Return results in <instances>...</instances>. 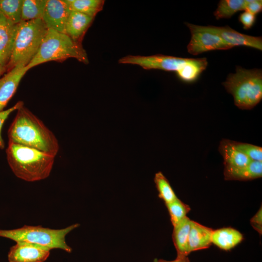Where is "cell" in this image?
I'll list each match as a JSON object with an SVG mask.
<instances>
[{"label": "cell", "mask_w": 262, "mask_h": 262, "mask_svg": "<svg viewBox=\"0 0 262 262\" xmlns=\"http://www.w3.org/2000/svg\"><path fill=\"white\" fill-rule=\"evenodd\" d=\"M16 111L8 131V142L33 148L56 157L60 147L54 134L24 104Z\"/></svg>", "instance_id": "1"}, {"label": "cell", "mask_w": 262, "mask_h": 262, "mask_svg": "<svg viewBox=\"0 0 262 262\" xmlns=\"http://www.w3.org/2000/svg\"><path fill=\"white\" fill-rule=\"evenodd\" d=\"M8 163L14 174L26 181L33 182L49 177L55 156L16 143L8 142L6 149Z\"/></svg>", "instance_id": "2"}, {"label": "cell", "mask_w": 262, "mask_h": 262, "mask_svg": "<svg viewBox=\"0 0 262 262\" xmlns=\"http://www.w3.org/2000/svg\"><path fill=\"white\" fill-rule=\"evenodd\" d=\"M71 58L85 64L89 63L82 43L65 33L48 29L36 54L27 67L30 69L47 62H62Z\"/></svg>", "instance_id": "3"}, {"label": "cell", "mask_w": 262, "mask_h": 262, "mask_svg": "<svg viewBox=\"0 0 262 262\" xmlns=\"http://www.w3.org/2000/svg\"><path fill=\"white\" fill-rule=\"evenodd\" d=\"M234 98L239 108L249 110L262 98V72L261 69H246L237 66L235 73L229 74L222 83Z\"/></svg>", "instance_id": "4"}, {"label": "cell", "mask_w": 262, "mask_h": 262, "mask_svg": "<svg viewBox=\"0 0 262 262\" xmlns=\"http://www.w3.org/2000/svg\"><path fill=\"white\" fill-rule=\"evenodd\" d=\"M47 30L40 19L19 23L12 53L6 67V72L16 66L28 65L36 54Z\"/></svg>", "instance_id": "5"}, {"label": "cell", "mask_w": 262, "mask_h": 262, "mask_svg": "<svg viewBox=\"0 0 262 262\" xmlns=\"http://www.w3.org/2000/svg\"><path fill=\"white\" fill-rule=\"evenodd\" d=\"M80 226L76 223L61 229H52L37 226L24 225L18 229H0V237L12 240L16 242H25L39 245L49 248L62 249L70 253L72 248L66 242V236L71 231Z\"/></svg>", "instance_id": "6"}, {"label": "cell", "mask_w": 262, "mask_h": 262, "mask_svg": "<svg viewBox=\"0 0 262 262\" xmlns=\"http://www.w3.org/2000/svg\"><path fill=\"white\" fill-rule=\"evenodd\" d=\"M189 28L191 38L187 49L193 55L213 50H226L232 48L215 33L207 30L205 26L185 23Z\"/></svg>", "instance_id": "7"}, {"label": "cell", "mask_w": 262, "mask_h": 262, "mask_svg": "<svg viewBox=\"0 0 262 262\" xmlns=\"http://www.w3.org/2000/svg\"><path fill=\"white\" fill-rule=\"evenodd\" d=\"M191 58L177 57L164 55L150 56L128 55L119 60L124 64L136 65L146 69H161L178 72L190 61Z\"/></svg>", "instance_id": "8"}, {"label": "cell", "mask_w": 262, "mask_h": 262, "mask_svg": "<svg viewBox=\"0 0 262 262\" xmlns=\"http://www.w3.org/2000/svg\"><path fill=\"white\" fill-rule=\"evenodd\" d=\"M8 254L9 262H44L49 257L50 249L32 243L18 242Z\"/></svg>", "instance_id": "9"}, {"label": "cell", "mask_w": 262, "mask_h": 262, "mask_svg": "<svg viewBox=\"0 0 262 262\" xmlns=\"http://www.w3.org/2000/svg\"><path fill=\"white\" fill-rule=\"evenodd\" d=\"M70 12L64 0H47L42 20L48 29L65 33Z\"/></svg>", "instance_id": "10"}, {"label": "cell", "mask_w": 262, "mask_h": 262, "mask_svg": "<svg viewBox=\"0 0 262 262\" xmlns=\"http://www.w3.org/2000/svg\"><path fill=\"white\" fill-rule=\"evenodd\" d=\"M206 29L215 33L232 47L245 46L262 50V38L240 33L228 26L218 27L209 25Z\"/></svg>", "instance_id": "11"}, {"label": "cell", "mask_w": 262, "mask_h": 262, "mask_svg": "<svg viewBox=\"0 0 262 262\" xmlns=\"http://www.w3.org/2000/svg\"><path fill=\"white\" fill-rule=\"evenodd\" d=\"M18 24H16L0 13V66L5 70L10 60Z\"/></svg>", "instance_id": "12"}, {"label": "cell", "mask_w": 262, "mask_h": 262, "mask_svg": "<svg viewBox=\"0 0 262 262\" xmlns=\"http://www.w3.org/2000/svg\"><path fill=\"white\" fill-rule=\"evenodd\" d=\"M28 70L27 66L17 65L0 79V112L3 111L14 96L21 79Z\"/></svg>", "instance_id": "13"}, {"label": "cell", "mask_w": 262, "mask_h": 262, "mask_svg": "<svg viewBox=\"0 0 262 262\" xmlns=\"http://www.w3.org/2000/svg\"><path fill=\"white\" fill-rule=\"evenodd\" d=\"M94 18V17L81 13L70 11L66 22L65 33L75 41L82 43L83 36Z\"/></svg>", "instance_id": "14"}, {"label": "cell", "mask_w": 262, "mask_h": 262, "mask_svg": "<svg viewBox=\"0 0 262 262\" xmlns=\"http://www.w3.org/2000/svg\"><path fill=\"white\" fill-rule=\"evenodd\" d=\"M213 230L191 220L188 238V251L190 252L208 248L212 244Z\"/></svg>", "instance_id": "15"}, {"label": "cell", "mask_w": 262, "mask_h": 262, "mask_svg": "<svg viewBox=\"0 0 262 262\" xmlns=\"http://www.w3.org/2000/svg\"><path fill=\"white\" fill-rule=\"evenodd\" d=\"M226 180H249L262 176V162L252 161L249 164L238 167H225Z\"/></svg>", "instance_id": "16"}, {"label": "cell", "mask_w": 262, "mask_h": 262, "mask_svg": "<svg viewBox=\"0 0 262 262\" xmlns=\"http://www.w3.org/2000/svg\"><path fill=\"white\" fill-rule=\"evenodd\" d=\"M218 149L223 158L225 167H241L252 162L235 147L233 141L223 139L220 143Z\"/></svg>", "instance_id": "17"}, {"label": "cell", "mask_w": 262, "mask_h": 262, "mask_svg": "<svg viewBox=\"0 0 262 262\" xmlns=\"http://www.w3.org/2000/svg\"><path fill=\"white\" fill-rule=\"evenodd\" d=\"M243 239V235L237 230L224 228L213 230L212 242L220 248L228 250L239 244Z\"/></svg>", "instance_id": "18"}, {"label": "cell", "mask_w": 262, "mask_h": 262, "mask_svg": "<svg viewBox=\"0 0 262 262\" xmlns=\"http://www.w3.org/2000/svg\"><path fill=\"white\" fill-rule=\"evenodd\" d=\"M191 220L187 216L174 227L172 239L177 256H187L188 238Z\"/></svg>", "instance_id": "19"}, {"label": "cell", "mask_w": 262, "mask_h": 262, "mask_svg": "<svg viewBox=\"0 0 262 262\" xmlns=\"http://www.w3.org/2000/svg\"><path fill=\"white\" fill-rule=\"evenodd\" d=\"M70 11L81 13L95 17L103 9L102 0H64Z\"/></svg>", "instance_id": "20"}, {"label": "cell", "mask_w": 262, "mask_h": 262, "mask_svg": "<svg viewBox=\"0 0 262 262\" xmlns=\"http://www.w3.org/2000/svg\"><path fill=\"white\" fill-rule=\"evenodd\" d=\"M207 65L208 62L206 58H191L188 64L177 73L182 81L193 82L205 70Z\"/></svg>", "instance_id": "21"}, {"label": "cell", "mask_w": 262, "mask_h": 262, "mask_svg": "<svg viewBox=\"0 0 262 262\" xmlns=\"http://www.w3.org/2000/svg\"><path fill=\"white\" fill-rule=\"evenodd\" d=\"M47 0H23L21 21L42 19Z\"/></svg>", "instance_id": "22"}, {"label": "cell", "mask_w": 262, "mask_h": 262, "mask_svg": "<svg viewBox=\"0 0 262 262\" xmlns=\"http://www.w3.org/2000/svg\"><path fill=\"white\" fill-rule=\"evenodd\" d=\"M246 0H221L213 13L216 19L230 18L236 12L246 11Z\"/></svg>", "instance_id": "23"}, {"label": "cell", "mask_w": 262, "mask_h": 262, "mask_svg": "<svg viewBox=\"0 0 262 262\" xmlns=\"http://www.w3.org/2000/svg\"><path fill=\"white\" fill-rule=\"evenodd\" d=\"M23 0H0V13L13 22H21Z\"/></svg>", "instance_id": "24"}, {"label": "cell", "mask_w": 262, "mask_h": 262, "mask_svg": "<svg viewBox=\"0 0 262 262\" xmlns=\"http://www.w3.org/2000/svg\"><path fill=\"white\" fill-rule=\"evenodd\" d=\"M154 181L158 192L159 196L165 204L177 198L168 180L160 171L156 173Z\"/></svg>", "instance_id": "25"}, {"label": "cell", "mask_w": 262, "mask_h": 262, "mask_svg": "<svg viewBox=\"0 0 262 262\" xmlns=\"http://www.w3.org/2000/svg\"><path fill=\"white\" fill-rule=\"evenodd\" d=\"M173 227L177 225L186 216L190 208L178 197L172 201L165 204Z\"/></svg>", "instance_id": "26"}, {"label": "cell", "mask_w": 262, "mask_h": 262, "mask_svg": "<svg viewBox=\"0 0 262 262\" xmlns=\"http://www.w3.org/2000/svg\"><path fill=\"white\" fill-rule=\"evenodd\" d=\"M233 142L235 147L252 161H262V147L248 143Z\"/></svg>", "instance_id": "27"}, {"label": "cell", "mask_w": 262, "mask_h": 262, "mask_svg": "<svg viewBox=\"0 0 262 262\" xmlns=\"http://www.w3.org/2000/svg\"><path fill=\"white\" fill-rule=\"evenodd\" d=\"M24 104L22 101H18L12 107L0 112V148L2 149L4 148V142L1 136V130L3 125L7 119L9 115L14 111L17 110L21 106Z\"/></svg>", "instance_id": "28"}, {"label": "cell", "mask_w": 262, "mask_h": 262, "mask_svg": "<svg viewBox=\"0 0 262 262\" xmlns=\"http://www.w3.org/2000/svg\"><path fill=\"white\" fill-rule=\"evenodd\" d=\"M255 20L256 16L246 11H245L239 16V20L245 30L250 29L254 25Z\"/></svg>", "instance_id": "29"}, {"label": "cell", "mask_w": 262, "mask_h": 262, "mask_svg": "<svg viewBox=\"0 0 262 262\" xmlns=\"http://www.w3.org/2000/svg\"><path fill=\"white\" fill-rule=\"evenodd\" d=\"M262 0H246V11L256 16L262 11Z\"/></svg>", "instance_id": "30"}, {"label": "cell", "mask_w": 262, "mask_h": 262, "mask_svg": "<svg viewBox=\"0 0 262 262\" xmlns=\"http://www.w3.org/2000/svg\"><path fill=\"white\" fill-rule=\"evenodd\" d=\"M250 223L253 228L260 234L262 231V207L257 213L252 217Z\"/></svg>", "instance_id": "31"}, {"label": "cell", "mask_w": 262, "mask_h": 262, "mask_svg": "<svg viewBox=\"0 0 262 262\" xmlns=\"http://www.w3.org/2000/svg\"><path fill=\"white\" fill-rule=\"evenodd\" d=\"M171 262H190L187 256H177L176 259Z\"/></svg>", "instance_id": "32"}, {"label": "cell", "mask_w": 262, "mask_h": 262, "mask_svg": "<svg viewBox=\"0 0 262 262\" xmlns=\"http://www.w3.org/2000/svg\"><path fill=\"white\" fill-rule=\"evenodd\" d=\"M4 72H5V70L0 66V76Z\"/></svg>", "instance_id": "33"}, {"label": "cell", "mask_w": 262, "mask_h": 262, "mask_svg": "<svg viewBox=\"0 0 262 262\" xmlns=\"http://www.w3.org/2000/svg\"><path fill=\"white\" fill-rule=\"evenodd\" d=\"M154 262H171V261H167L164 260H159L155 261Z\"/></svg>", "instance_id": "34"}]
</instances>
